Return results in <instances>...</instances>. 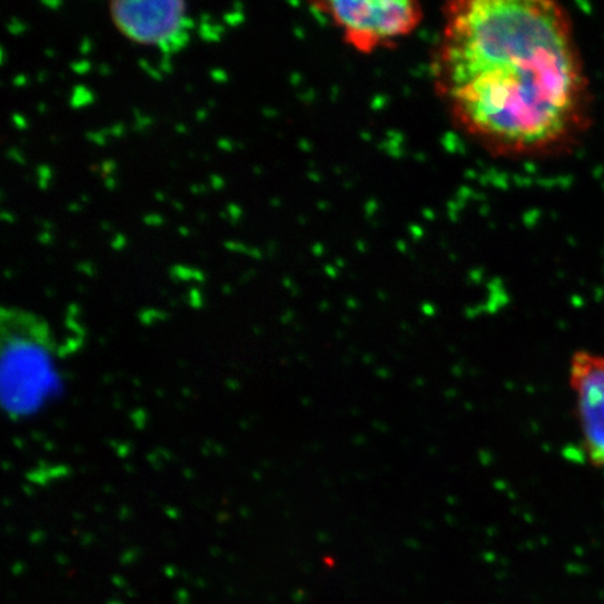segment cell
<instances>
[{
	"mask_svg": "<svg viewBox=\"0 0 604 604\" xmlns=\"http://www.w3.org/2000/svg\"><path fill=\"white\" fill-rule=\"evenodd\" d=\"M106 132L105 129L102 132H97V133H87V139H90L93 143L98 144V146H104L105 144V137H106Z\"/></svg>",
	"mask_w": 604,
	"mask_h": 604,
	"instance_id": "18",
	"label": "cell"
},
{
	"mask_svg": "<svg viewBox=\"0 0 604 604\" xmlns=\"http://www.w3.org/2000/svg\"><path fill=\"white\" fill-rule=\"evenodd\" d=\"M233 6H234V10H235V12H241V13H242V5H241V3L237 2V3H234Z\"/></svg>",
	"mask_w": 604,
	"mask_h": 604,
	"instance_id": "46",
	"label": "cell"
},
{
	"mask_svg": "<svg viewBox=\"0 0 604 604\" xmlns=\"http://www.w3.org/2000/svg\"><path fill=\"white\" fill-rule=\"evenodd\" d=\"M100 167H101V174H102V176H106L108 174H112L113 171H115V163H113L112 160H104V161L100 164Z\"/></svg>",
	"mask_w": 604,
	"mask_h": 604,
	"instance_id": "22",
	"label": "cell"
},
{
	"mask_svg": "<svg viewBox=\"0 0 604 604\" xmlns=\"http://www.w3.org/2000/svg\"><path fill=\"white\" fill-rule=\"evenodd\" d=\"M224 21L229 24V25H238V24H241L244 21V14L241 12L231 10L230 13H225L224 14Z\"/></svg>",
	"mask_w": 604,
	"mask_h": 604,
	"instance_id": "10",
	"label": "cell"
},
{
	"mask_svg": "<svg viewBox=\"0 0 604 604\" xmlns=\"http://www.w3.org/2000/svg\"><path fill=\"white\" fill-rule=\"evenodd\" d=\"M8 157L10 160L19 163V164H24V157H23V154L20 153V151L16 147H12V148L8 150Z\"/></svg>",
	"mask_w": 604,
	"mask_h": 604,
	"instance_id": "23",
	"label": "cell"
},
{
	"mask_svg": "<svg viewBox=\"0 0 604 604\" xmlns=\"http://www.w3.org/2000/svg\"><path fill=\"white\" fill-rule=\"evenodd\" d=\"M0 217H2L3 221H8V222H13L14 221L13 214L9 213V211H2V213H0Z\"/></svg>",
	"mask_w": 604,
	"mask_h": 604,
	"instance_id": "33",
	"label": "cell"
},
{
	"mask_svg": "<svg viewBox=\"0 0 604 604\" xmlns=\"http://www.w3.org/2000/svg\"><path fill=\"white\" fill-rule=\"evenodd\" d=\"M225 213H229V216H230V221H231L233 224H235V222L240 220V217L242 216V209H241L237 203H230L229 206H226Z\"/></svg>",
	"mask_w": 604,
	"mask_h": 604,
	"instance_id": "11",
	"label": "cell"
},
{
	"mask_svg": "<svg viewBox=\"0 0 604 604\" xmlns=\"http://www.w3.org/2000/svg\"><path fill=\"white\" fill-rule=\"evenodd\" d=\"M217 146H218V148L225 150V151H231V150L235 148V144H234L230 139H226V137H221V139H218Z\"/></svg>",
	"mask_w": 604,
	"mask_h": 604,
	"instance_id": "24",
	"label": "cell"
},
{
	"mask_svg": "<svg viewBox=\"0 0 604 604\" xmlns=\"http://www.w3.org/2000/svg\"><path fill=\"white\" fill-rule=\"evenodd\" d=\"M210 78L216 83H224V82H226V78H229V76H226V73L222 69H211Z\"/></svg>",
	"mask_w": 604,
	"mask_h": 604,
	"instance_id": "14",
	"label": "cell"
},
{
	"mask_svg": "<svg viewBox=\"0 0 604 604\" xmlns=\"http://www.w3.org/2000/svg\"><path fill=\"white\" fill-rule=\"evenodd\" d=\"M60 389L56 345L47 322L31 312L3 308L0 395L9 417H32Z\"/></svg>",
	"mask_w": 604,
	"mask_h": 604,
	"instance_id": "2",
	"label": "cell"
},
{
	"mask_svg": "<svg viewBox=\"0 0 604 604\" xmlns=\"http://www.w3.org/2000/svg\"><path fill=\"white\" fill-rule=\"evenodd\" d=\"M224 34V27L221 24H202L199 27V35L207 43H216L218 41L221 35Z\"/></svg>",
	"mask_w": 604,
	"mask_h": 604,
	"instance_id": "7",
	"label": "cell"
},
{
	"mask_svg": "<svg viewBox=\"0 0 604 604\" xmlns=\"http://www.w3.org/2000/svg\"><path fill=\"white\" fill-rule=\"evenodd\" d=\"M38 241H40L41 244H51V241H52V235L49 234V231H45V233H43V234H40V237H38Z\"/></svg>",
	"mask_w": 604,
	"mask_h": 604,
	"instance_id": "31",
	"label": "cell"
},
{
	"mask_svg": "<svg viewBox=\"0 0 604 604\" xmlns=\"http://www.w3.org/2000/svg\"><path fill=\"white\" fill-rule=\"evenodd\" d=\"M101 229H102V230H109V229H111V225H109L108 222H105V221H104V222L101 224Z\"/></svg>",
	"mask_w": 604,
	"mask_h": 604,
	"instance_id": "48",
	"label": "cell"
},
{
	"mask_svg": "<svg viewBox=\"0 0 604 604\" xmlns=\"http://www.w3.org/2000/svg\"><path fill=\"white\" fill-rule=\"evenodd\" d=\"M210 185L213 186L214 191H220V189L224 187L225 182H224V179H222L221 176H218V175H211V176H210Z\"/></svg>",
	"mask_w": 604,
	"mask_h": 604,
	"instance_id": "25",
	"label": "cell"
},
{
	"mask_svg": "<svg viewBox=\"0 0 604 604\" xmlns=\"http://www.w3.org/2000/svg\"><path fill=\"white\" fill-rule=\"evenodd\" d=\"M178 233L182 235V237H187V235H191V231H189L186 226H179L178 229Z\"/></svg>",
	"mask_w": 604,
	"mask_h": 604,
	"instance_id": "40",
	"label": "cell"
},
{
	"mask_svg": "<svg viewBox=\"0 0 604 604\" xmlns=\"http://www.w3.org/2000/svg\"><path fill=\"white\" fill-rule=\"evenodd\" d=\"M248 255H249L251 257H253V259H260V251H259L257 248H249Z\"/></svg>",
	"mask_w": 604,
	"mask_h": 604,
	"instance_id": "34",
	"label": "cell"
},
{
	"mask_svg": "<svg viewBox=\"0 0 604 604\" xmlns=\"http://www.w3.org/2000/svg\"><path fill=\"white\" fill-rule=\"evenodd\" d=\"M105 132H106V135L115 136V137H121V136H124V133H125V126H124L122 124H115L113 126L105 129Z\"/></svg>",
	"mask_w": 604,
	"mask_h": 604,
	"instance_id": "21",
	"label": "cell"
},
{
	"mask_svg": "<svg viewBox=\"0 0 604 604\" xmlns=\"http://www.w3.org/2000/svg\"><path fill=\"white\" fill-rule=\"evenodd\" d=\"M209 105H210V106H214V105H216L214 100H209Z\"/></svg>",
	"mask_w": 604,
	"mask_h": 604,
	"instance_id": "51",
	"label": "cell"
},
{
	"mask_svg": "<svg viewBox=\"0 0 604 604\" xmlns=\"http://www.w3.org/2000/svg\"><path fill=\"white\" fill-rule=\"evenodd\" d=\"M70 67H71V70L76 71V73L84 74V73H87V71L91 69V65H90L89 60L82 59V60H78V62H73V63L70 65Z\"/></svg>",
	"mask_w": 604,
	"mask_h": 604,
	"instance_id": "12",
	"label": "cell"
},
{
	"mask_svg": "<svg viewBox=\"0 0 604 604\" xmlns=\"http://www.w3.org/2000/svg\"><path fill=\"white\" fill-rule=\"evenodd\" d=\"M179 27H181V30L186 31L187 28H194V27H195V21H194L192 19H189V17L183 16V17L181 19V21H179Z\"/></svg>",
	"mask_w": 604,
	"mask_h": 604,
	"instance_id": "26",
	"label": "cell"
},
{
	"mask_svg": "<svg viewBox=\"0 0 604 604\" xmlns=\"http://www.w3.org/2000/svg\"><path fill=\"white\" fill-rule=\"evenodd\" d=\"M570 385L575 397L582 449L589 463L604 472V356L588 350L571 358Z\"/></svg>",
	"mask_w": 604,
	"mask_h": 604,
	"instance_id": "4",
	"label": "cell"
},
{
	"mask_svg": "<svg viewBox=\"0 0 604 604\" xmlns=\"http://www.w3.org/2000/svg\"><path fill=\"white\" fill-rule=\"evenodd\" d=\"M98 71H100V74H102V76H106V74H109V67L106 66V65H100L98 66Z\"/></svg>",
	"mask_w": 604,
	"mask_h": 604,
	"instance_id": "39",
	"label": "cell"
},
{
	"mask_svg": "<svg viewBox=\"0 0 604 604\" xmlns=\"http://www.w3.org/2000/svg\"><path fill=\"white\" fill-rule=\"evenodd\" d=\"M171 67L172 66H171V62H170V56H164L163 60L160 62V66H159L160 71H171L172 70Z\"/></svg>",
	"mask_w": 604,
	"mask_h": 604,
	"instance_id": "29",
	"label": "cell"
},
{
	"mask_svg": "<svg viewBox=\"0 0 604 604\" xmlns=\"http://www.w3.org/2000/svg\"><path fill=\"white\" fill-rule=\"evenodd\" d=\"M150 124H153V119H151V118L147 117V115H140V117L136 118V124L133 125V129H136V130H141V129H144L146 126H150Z\"/></svg>",
	"mask_w": 604,
	"mask_h": 604,
	"instance_id": "20",
	"label": "cell"
},
{
	"mask_svg": "<svg viewBox=\"0 0 604 604\" xmlns=\"http://www.w3.org/2000/svg\"><path fill=\"white\" fill-rule=\"evenodd\" d=\"M125 245H126V238L122 234H117L111 241V246H112V249H115V251L124 249Z\"/></svg>",
	"mask_w": 604,
	"mask_h": 604,
	"instance_id": "17",
	"label": "cell"
},
{
	"mask_svg": "<svg viewBox=\"0 0 604 604\" xmlns=\"http://www.w3.org/2000/svg\"><path fill=\"white\" fill-rule=\"evenodd\" d=\"M36 79H38V82H44L47 79V73L45 71H40V73H38V76H36Z\"/></svg>",
	"mask_w": 604,
	"mask_h": 604,
	"instance_id": "41",
	"label": "cell"
},
{
	"mask_svg": "<svg viewBox=\"0 0 604 604\" xmlns=\"http://www.w3.org/2000/svg\"><path fill=\"white\" fill-rule=\"evenodd\" d=\"M311 12L333 23L347 47L361 55L391 49L414 34L424 19L421 5L411 0H333L311 5Z\"/></svg>",
	"mask_w": 604,
	"mask_h": 604,
	"instance_id": "3",
	"label": "cell"
},
{
	"mask_svg": "<svg viewBox=\"0 0 604 604\" xmlns=\"http://www.w3.org/2000/svg\"><path fill=\"white\" fill-rule=\"evenodd\" d=\"M139 65H140V66H141V69H143V70H146L147 73H148V71L151 70V66H150V63H148L147 60H144V59H140V60H139Z\"/></svg>",
	"mask_w": 604,
	"mask_h": 604,
	"instance_id": "37",
	"label": "cell"
},
{
	"mask_svg": "<svg viewBox=\"0 0 604 604\" xmlns=\"http://www.w3.org/2000/svg\"><path fill=\"white\" fill-rule=\"evenodd\" d=\"M12 122H13V125H14L17 129H20V130H23V129L27 128V119L21 115V113H17V112L12 113Z\"/></svg>",
	"mask_w": 604,
	"mask_h": 604,
	"instance_id": "19",
	"label": "cell"
},
{
	"mask_svg": "<svg viewBox=\"0 0 604 604\" xmlns=\"http://www.w3.org/2000/svg\"><path fill=\"white\" fill-rule=\"evenodd\" d=\"M36 174H38V186H40L43 191H45V189L48 187V182L52 176L51 168L47 165H40L36 170Z\"/></svg>",
	"mask_w": 604,
	"mask_h": 604,
	"instance_id": "9",
	"label": "cell"
},
{
	"mask_svg": "<svg viewBox=\"0 0 604 604\" xmlns=\"http://www.w3.org/2000/svg\"><path fill=\"white\" fill-rule=\"evenodd\" d=\"M79 49H80L82 55H87L91 51V41L89 40V38H83V41L80 43Z\"/></svg>",
	"mask_w": 604,
	"mask_h": 604,
	"instance_id": "27",
	"label": "cell"
},
{
	"mask_svg": "<svg viewBox=\"0 0 604 604\" xmlns=\"http://www.w3.org/2000/svg\"><path fill=\"white\" fill-rule=\"evenodd\" d=\"M167 40H168V43L171 44L172 52H175V51L182 49V48L189 43V34H187V31L178 30V31L171 32V34L167 36Z\"/></svg>",
	"mask_w": 604,
	"mask_h": 604,
	"instance_id": "8",
	"label": "cell"
},
{
	"mask_svg": "<svg viewBox=\"0 0 604 604\" xmlns=\"http://www.w3.org/2000/svg\"><path fill=\"white\" fill-rule=\"evenodd\" d=\"M183 2H113L111 13L118 28L139 44H159L181 30Z\"/></svg>",
	"mask_w": 604,
	"mask_h": 604,
	"instance_id": "5",
	"label": "cell"
},
{
	"mask_svg": "<svg viewBox=\"0 0 604 604\" xmlns=\"http://www.w3.org/2000/svg\"><path fill=\"white\" fill-rule=\"evenodd\" d=\"M43 226H44V229H47V230H51L52 229V224L49 221H43Z\"/></svg>",
	"mask_w": 604,
	"mask_h": 604,
	"instance_id": "45",
	"label": "cell"
},
{
	"mask_svg": "<svg viewBox=\"0 0 604 604\" xmlns=\"http://www.w3.org/2000/svg\"><path fill=\"white\" fill-rule=\"evenodd\" d=\"M67 210H70L71 213L79 211V210H80V205H79V202H74V203L69 205V206H67Z\"/></svg>",
	"mask_w": 604,
	"mask_h": 604,
	"instance_id": "36",
	"label": "cell"
},
{
	"mask_svg": "<svg viewBox=\"0 0 604 604\" xmlns=\"http://www.w3.org/2000/svg\"><path fill=\"white\" fill-rule=\"evenodd\" d=\"M45 54H47V55H48L49 58H54V55H55V54H54V52H52L51 49H45Z\"/></svg>",
	"mask_w": 604,
	"mask_h": 604,
	"instance_id": "50",
	"label": "cell"
},
{
	"mask_svg": "<svg viewBox=\"0 0 604 604\" xmlns=\"http://www.w3.org/2000/svg\"><path fill=\"white\" fill-rule=\"evenodd\" d=\"M432 80L463 135L501 157L558 148L581 128L588 82L571 17L550 0H458L442 10Z\"/></svg>",
	"mask_w": 604,
	"mask_h": 604,
	"instance_id": "1",
	"label": "cell"
},
{
	"mask_svg": "<svg viewBox=\"0 0 604 604\" xmlns=\"http://www.w3.org/2000/svg\"><path fill=\"white\" fill-rule=\"evenodd\" d=\"M143 221H144L147 225H161V224L164 222V218H163L160 214L153 213V214H146V216L143 217Z\"/></svg>",
	"mask_w": 604,
	"mask_h": 604,
	"instance_id": "15",
	"label": "cell"
},
{
	"mask_svg": "<svg viewBox=\"0 0 604 604\" xmlns=\"http://www.w3.org/2000/svg\"><path fill=\"white\" fill-rule=\"evenodd\" d=\"M194 277L198 279V281H203V273H200L199 270H194Z\"/></svg>",
	"mask_w": 604,
	"mask_h": 604,
	"instance_id": "42",
	"label": "cell"
},
{
	"mask_svg": "<svg viewBox=\"0 0 604 604\" xmlns=\"http://www.w3.org/2000/svg\"><path fill=\"white\" fill-rule=\"evenodd\" d=\"M172 205H174V207H175V209H179V210H182V205H181V203H178V202H172Z\"/></svg>",
	"mask_w": 604,
	"mask_h": 604,
	"instance_id": "49",
	"label": "cell"
},
{
	"mask_svg": "<svg viewBox=\"0 0 604 604\" xmlns=\"http://www.w3.org/2000/svg\"><path fill=\"white\" fill-rule=\"evenodd\" d=\"M13 84L16 87H23V86L27 84V78H25L24 74H19V76H16V78L13 79Z\"/></svg>",
	"mask_w": 604,
	"mask_h": 604,
	"instance_id": "30",
	"label": "cell"
},
{
	"mask_svg": "<svg viewBox=\"0 0 604 604\" xmlns=\"http://www.w3.org/2000/svg\"><path fill=\"white\" fill-rule=\"evenodd\" d=\"M93 100H94V95L89 89H86L84 86H76L73 89V94L70 97V105L73 108H82L90 102H93Z\"/></svg>",
	"mask_w": 604,
	"mask_h": 604,
	"instance_id": "6",
	"label": "cell"
},
{
	"mask_svg": "<svg viewBox=\"0 0 604 604\" xmlns=\"http://www.w3.org/2000/svg\"><path fill=\"white\" fill-rule=\"evenodd\" d=\"M45 111H47V105H45L44 102H41L40 105H38V112H40V113H44Z\"/></svg>",
	"mask_w": 604,
	"mask_h": 604,
	"instance_id": "44",
	"label": "cell"
},
{
	"mask_svg": "<svg viewBox=\"0 0 604 604\" xmlns=\"http://www.w3.org/2000/svg\"><path fill=\"white\" fill-rule=\"evenodd\" d=\"M206 117H207V111H206V109H199V111L196 112V118H198V121H205Z\"/></svg>",
	"mask_w": 604,
	"mask_h": 604,
	"instance_id": "35",
	"label": "cell"
},
{
	"mask_svg": "<svg viewBox=\"0 0 604 604\" xmlns=\"http://www.w3.org/2000/svg\"><path fill=\"white\" fill-rule=\"evenodd\" d=\"M154 196H156V199H159L160 202H164V195H163L161 192H156Z\"/></svg>",
	"mask_w": 604,
	"mask_h": 604,
	"instance_id": "47",
	"label": "cell"
},
{
	"mask_svg": "<svg viewBox=\"0 0 604 604\" xmlns=\"http://www.w3.org/2000/svg\"><path fill=\"white\" fill-rule=\"evenodd\" d=\"M175 130L179 132V133H185V132H186V128H185L182 124H179V125L175 126Z\"/></svg>",
	"mask_w": 604,
	"mask_h": 604,
	"instance_id": "43",
	"label": "cell"
},
{
	"mask_svg": "<svg viewBox=\"0 0 604 604\" xmlns=\"http://www.w3.org/2000/svg\"><path fill=\"white\" fill-rule=\"evenodd\" d=\"M8 30H9L13 35H19V34H21V32L25 31V24L21 23L20 20H17V19H13V20H10V23L8 24Z\"/></svg>",
	"mask_w": 604,
	"mask_h": 604,
	"instance_id": "13",
	"label": "cell"
},
{
	"mask_svg": "<svg viewBox=\"0 0 604 604\" xmlns=\"http://www.w3.org/2000/svg\"><path fill=\"white\" fill-rule=\"evenodd\" d=\"M104 185L108 191H113V189H115V186H117V181H115V178H112V176H104Z\"/></svg>",
	"mask_w": 604,
	"mask_h": 604,
	"instance_id": "28",
	"label": "cell"
},
{
	"mask_svg": "<svg viewBox=\"0 0 604 604\" xmlns=\"http://www.w3.org/2000/svg\"><path fill=\"white\" fill-rule=\"evenodd\" d=\"M224 246H225L226 249L234 251V252H244V253H248V251H249V248L245 246L244 244H241V242H234V241H226V242H224Z\"/></svg>",
	"mask_w": 604,
	"mask_h": 604,
	"instance_id": "16",
	"label": "cell"
},
{
	"mask_svg": "<svg viewBox=\"0 0 604 604\" xmlns=\"http://www.w3.org/2000/svg\"><path fill=\"white\" fill-rule=\"evenodd\" d=\"M43 5L47 8H51V9H56L60 6V2H48V0H45V2H43Z\"/></svg>",
	"mask_w": 604,
	"mask_h": 604,
	"instance_id": "38",
	"label": "cell"
},
{
	"mask_svg": "<svg viewBox=\"0 0 604 604\" xmlns=\"http://www.w3.org/2000/svg\"><path fill=\"white\" fill-rule=\"evenodd\" d=\"M191 192L192 194H205L206 192V186L205 185H192L191 186Z\"/></svg>",
	"mask_w": 604,
	"mask_h": 604,
	"instance_id": "32",
	"label": "cell"
}]
</instances>
